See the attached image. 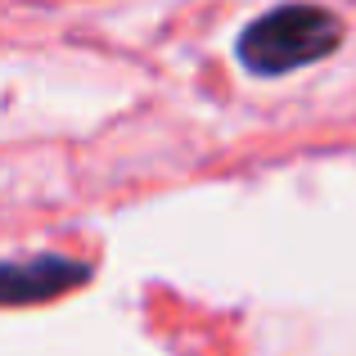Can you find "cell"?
<instances>
[{
    "label": "cell",
    "instance_id": "6da1fadb",
    "mask_svg": "<svg viewBox=\"0 0 356 356\" xmlns=\"http://www.w3.org/2000/svg\"><path fill=\"white\" fill-rule=\"evenodd\" d=\"M339 18L325 14L316 5H280L270 14H261L257 23L243 27L239 36V59L257 77H280L293 72L302 63L325 59L330 50H339Z\"/></svg>",
    "mask_w": 356,
    "mask_h": 356
},
{
    "label": "cell",
    "instance_id": "7a4b0ae2",
    "mask_svg": "<svg viewBox=\"0 0 356 356\" xmlns=\"http://www.w3.org/2000/svg\"><path fill=\"white\" fill-rule=\"evenodd\" d=\"M86 280V266L63 257H36V261H14L5 266V298L9 302H36V298H54L63 289H77Z\"/></svg>",
    "mask_w": 356,
    "mask_h": 356
}]
</instances>
